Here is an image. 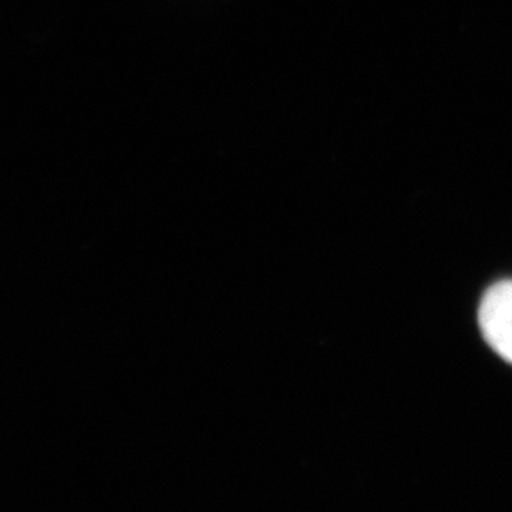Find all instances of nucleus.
<instances>
[{
    "label": "nucleus",
    "mask_w": 512,
    "mask_h": 512,
    "mask_svg": "<svg viewBox=\"0 0 512 512\" xmlns=\"http://www.w3.org/2000/svg\"><path fill=\"white\" fill-rule=\"evenodd\" d=\"M478 320L486 343L512 365V280L499 281L486 291Z\"/></svg>",
    "instance_id": "nucleus-1"
}]
</instances>
